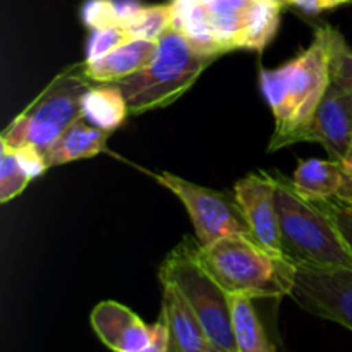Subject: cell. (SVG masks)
<instances>
[{
    "instance_id": "obj_1",
    "label": "cell",
    "mask_w": 352,
    "mask_h": 352,
    "mask_svg": "<svg viewBox=\"0 0 352 352\" xmlns=\"http://www.w3.org/2000/svg\"><path fill=\"white\" fill-rule=\"evenodd\" d=\"M330 85V50L325 26L309 47L277 69H261L260 86L275 119L268 151L306 143L315 113Z\"/></svg>"
},
{
    "instance_id": "obj_2",
    "label": "cell",
    "mask_w": 352,
    "mask_h": 352,
    "mask_svg": "<svg viewBox=\"0 0 352 352\" xmlns=\"http://www.w3.org/2000/svg\"><path fill=\"white\" fill-rule=\"evenodd\" d=\"M196 258L229 296L280 299L294 287V261L268 250L253 234H234L206 246L198 243Z\"/></svg>"
},
{
    "instance_id": "obj_3",
    "label": "cell",
    "mask_w": 352,
    "mask_h": 352,
    "mask_svg": "<svg viewBox=\"0 0 352 352\" xmlns=\"http://www.w3.org/2000/svg\"><path fill=\"white\" fill-rule=\"evenodd\" d=\"M217 58L196 50L177 30L170 28L158 40L157 54L150 64L116 85L126 96L131 116L167 109L196 85Z\"/></svg>"
},
{
    "instance_id": "obj_4",
    "label": "cell",
    "mask_w": 352,
    "mask_h": 352,
    "mask_svg": "<svg viewBox=\"0 0 352 352\" xmlns=\"http://www.w3.org/2000/svg\"><path fill=\"white\" fill-rule=\"evenodd\" d=\"M277 177V217L282 251L296 265L352 268V253L329 213L302 198L285 175Z\"/></svg>"
},
{
    "instance_id": "obj_5",
    "label": "cell",
    "mask_w": 352,
    "mask_h": 352,
    "mask_svg": "<svg viewBox=\"0 0 352 352\" xmlns=\"http://www.w3.org/2000/svg\"><path fill=\"white\" fill-rule=\"evenodd\" d=\"M91 85L82 71V62L67 65L12 119L0 141L10 148L31 146L45 153L69 126L81 119L82 96Z\"/></svg>"
},
{
    "instance_id": "obj_6",
    "label": "cell",
    "mask_w": 352,
    "mask_h": 352,
    "mask_svg": "<svg viewBox=\"0 0 352 352\" xmlns=\"http://www.w3.org/2000/svg\"><path fill=\"white\" fill-rule=\"evenodd\" d=\"M196 244L198 241L191 237L177 244L162 261L158 278L162 285H170L184 298L217 351L237 352L230 298L199 265Z\"/></svg>"
},
{
    "instance_id": "obj_7",
    "label": "cell",
    "mask_w": 352,
    "mask_h": 352,
    "mask_svg": "<svg viewBox=\"0 0 352 352\" xmlns=\"http://www.w3.org/2000/svg\"><path fill=\"white\" fill-rule=\"evenodd\" d=\"M220 55L265 50L275 38L284 3L278 0H198Z\"/></svg>"
},
{
    "instance_id": "obj_8",
    "label": "cell",
    "mask_w": 352,
    "mask_h": 352,
    "mask_svg": "<svg viewBox=\"0 0 352 352\" xmlns=\"http://www.w3.org/2000/svg\"><path fill=\"white\" fill-rule=\"evenodd\" d=\"M140 170L181 199L195 227L196 239L203 246L234 234H251L246 217L234 192L230 195L215 191L186 181L170 172H150L144 168Z\"/></svg>"
},
{
    "instance_id": "obj_9",
    "label": "cell",
    "mask_w": 352,
    "mask_h": 352,
    "mask_svg": "<svg viewBox=\"0 0 352 352\" xmlns=\"http://www.w3.org/2000/svg\"><path fill=\"white\" fill-rule=\"evenodd\" d=\"M289 298L309 315L339 323L352 332V268L296 265Z\"/></svg>"
},
{
    "instance_id": "obj_10",
    "label": "cell",
    "mask_w": 352,
    "mask_h": 352,
    "mask_svg": "<svg viewBox=\"0 0 352 352\" xmlns=\"http://www.w3.org/2000/svg\"><path fill=\"white\" fill-rule=\"evenodd\" d=\"M306 141L320 143L330 160L346 158L352 146V88L330 76V85L315 113Z\"/></svg>"
},
{
    "instance_id": "obj_11",
    "label": "cell",
    "mask_w": 352,
    "mask_h": 352,
    "mask_svg": "<svg viewBox=\"0 0 352 352\" xmlns=\"http://www.w3.org/2000/svg\"><path fill=\"white\" fill-rule=\"evenodd\" d=\"M234 195L243 210L251 234L268 250L284 253L277 217V177L275 174H248L234 186Z\"/></svg>"
},
{
    "instance_id": "obj_12",
    "label": "cell",
    "mask_w": 352,
    "mask_h": 352,
    "mask_svg": "<svg viewBox=\"0 0 352 352\" xmlns=\"http://www.w3.org/2000/svg\"><path fill=\"white\" fill-rule=\"evenodd\" d=\"M91 329L113 352H138L153 340L155 327L117 301H102L91 311Z\"/></svg>"
},
{
    "instance_id": "obj_13",
    "label": "cell",
    "mask_w": 352,
    "mask_h": 352,
    "mask_svg": "<svg viewBox=\"0 0 352 352\" xmlns=\"http://www.w3.org/2000/svg\"><path fill=\"white\" fill-rule=\"evenodd\" d=\"M160 320L167 330V352H212L215 349L192 309L170 285H164Z\"/></svg>"
},
{
    "instance_id": "obj_14",
    "label": "cell",
    "mask_w": 352,
    "mask_h": 352,
    "mask_svg": "<svg viewBox=\"0 0 352 352\" xmlns=\"http://www.w3.org/2000/svg\"><path fill=\"white\" fill-rule=\"evenodd\" d=\"M158 41L131 38L96 60L82 62L85 76L93 82H117L146 67L155 57Z\"/></svg>"
},
{
    "instance_id": "obj_15",
    "label": "cell",
    "mask_w": 352,
    "mask_h": 352,
    "mask_svg": "<svg viewBox=\"0 0 352 352\" xmlns=\"http://www.w3.org/2000/svg\"><path fill=\"white\" fill-rule=\"evenodd\" d=\"M291 181L296 191L309 201H327V199L342 201L346 196L347 181L342 164L330 158L301 160Z\"/></svg>"
},
{
    "instance_id": "obj_16",
    "label": "cell",
    "mask_w": 352,
    "mask_h": 352,
    "mask_svg": "<svg viewBox=\"0 0 352 352\" xmlns=\"http://www.w3.org/2000/svg\"><path fill=\"white\" fill-rule=\"evenodd\" d=\"M110 134L112 133L91 126L85 117H81L72 126H69L45 151V162L48 168H52L57 165L96 157L107 150V141Z\"/></svg>"
},
{
    "instance_id": "obj_17",
    "label": "cell",
    "mask_w": 352,
    "mask_h": 352,
    "mask_svg": "<svg viewBox=\"0 0 352 352\" xmlns=\"http://www.w3.org/2000/svg\"><path fill=\"white\" fill-rule=\"evenodd\" d=\"M129 116L126 96L116 82L91 85L82 96V117L100 129L113 133Z\"/></svg>"
},
{
    "instance_id": "obj_18",
    "label": "cell",
    "mask_w": 352,
    "mask_h": 352,
    "mask_svg": "<svg viewBox=\"0 0 352 352\" xmlns=\"http://www.w3.org/2000/svg\"><path fill=\"white\" fill-rule=\"evenodd\" d=\"M232 311V329L237 352H275L263 323L253 306V299L229 296Z\"/></svg>"
},
{
    "instance_id": "obj_19",
    "label": "cell",
    "mask_w": 352,
    "mask_h": 352,
    "mask_svg": "<svg viewBox=\"0 0 352 352\" xmlns=\"http://www.w3.org/2000/svg\"><path fill=\"white\" fill-rule=\"evenodd\" d=\"M143 7L140 0H86L81 21L89 30L119 24L124 26Z\"/></svg>"
},
{
    "instance_id": "obj_20",
    "label": "cell",
    "mask_w": 352,
    "mask_h": 352,
    "mask_svg": "<svg viewBox=\"0 0 352 352\" xmlns=\"http://www.w3.org/2000/svg\"><path fill=\"white\" fill-rule=\"evenodd\" d=\"M129 38L158 41L172 28L170 3H155L144 6L124 24Z\"/></svg>"
},
{
    "instance_id": "obj_21",
    "label": "cell",
    "mask_w": 352,
    "mask_h": 352,
    "mask_svg": "<svg viewBox=\"0 0 352 352\" xmlns=\"http://www.w3.org/2000/svg\"><path fill=\"white\" fill-rule=\"evenodd\" d=\"M33 181L21 164L16 150L0 141V203H9Z\"/></svg>"
},
{
    "instance_id": "obj_22",
    "label": "cell",
    "mask_w": 352,
    "mask_h": 352,
    "mask_svg": "<svg viewBox=\"0 0 352 352\" xmlns=\"http://www.w3.org/2000/svg\"><path fill=\"white\" fill-rule=\"evenodd\" d=\"M330 50V76L342 79L352 88V47L339 30L323 24Z\"/></svg>"
},
{
    "instance_id": "obj_23",
    "label": "cell",
    "mask_w": 352,
    "mask_h": 352,
    "mask_svg": "<svg viewBox=\"0 0 352 352\" xmlns=\"http://www.w3.org/2000/svg\"><path fill=\"white\" fill-rule=\"evenodd\" d=\"M127 40H131L129 34H127V31L124 30L122 26H119V24L91 30L88 43H86L85 60H96V58L103 57V55H107L109 52H112L113 48H117L119 45L126 43Z\"/></svg>"
},
{
    "instance_id": "obj_24",
    "label": "cell",
    "mask_w": 352,
    "mask_h": 352,
    "mask_svg": "<svg viewBox=\"0 0 352 352\" xmlns=\"http://www.w3.org/2000/svg\"><path fill=\"white\" fill-rule=\"evenodd\" d=\"M329 213L332 222L336 223L337 230L342 236L344 243L352 253V205L344 203L340 199H327V201H315Z\"/></svg>"
},
{
    "instance_id": "obj_25",
    "label": "cell",
    "mask_w": 352,
    "mask_h": 352,
    "mask_svg": "<svg viewBox=\"0 0 352 352\" xmlns=\"http://www.w3.org/2000/svg\"><path fill=\"white\" fill-rule=\"evenodd\" d=\"M347 3H351V0H284V6L296 7L309 16H316L325 10H333L337 7L347 6Z\"/></svg>"
},
{
    "instance_id": "obj_26",
    "label": "cell",
    "mask_w": 352,
    "mask_h": 352,
    "mask_svg": "<svg viewBox=\"0 0 352 352\" xmlns=\"http://www.w3.org/2000/svg\"><path fill=\"white\" fill-rule=\"evenodd\" d=\"M153 327H155L153 340H151L144 349L138 352H167V330H165L164 322L158 318V322L155 323Z\"/></svg>"
},
{
    "instance_id": "obj_27",
    "label": "cell",
    "mask_w": 352,
    "mask_h": 352,
    "mask_svg": "<svg viewBox=\"0 0 352 352\" xmlns=\"http://www.w3.org/2000/svg\"><path fill=\"white\" fill-rule=\"evenodd\" d=\"M342 167H344V172H346V181H347L346 196H344L342 201L352 205V146L349 153H347L346 158L342 160Z\"/></svg>"
},
{
    "instance_id": "obj_28",
    "label": "cell",
    "mask_w": 352,
    "mask_h": 352,
    "mask_svg": "<svg viewBox=\"0 0 352 352\" xmlns=\"http://www.w3.org/2000/svg\"><path fill=\"white\" fill-rule=\"evenodd\" d=\"M212 352H226V351H217V349H213Z\"/></svg>"
},
{
    "instance_id": "obj_29",
    "label": "cell",
    "mask_w": 352,
    "mask_h": 352,
    "mask_svg": "<svg viewBox=\"0 0 352 352\" xmlns=\"http://www.w3.org/2000/svg\"><path fill=\"white\" fill-rule=\"evenodd\" d=\"M278 2H282V3H284V0H278Z\"/></svg>"
},
{
    "instance_id": "obj_30",
    "label": "cell",
    "mask_w": 352,
    "mask_h": 352,
    "mask_svg": "<svg viewBox=\"0 0 352 352\" xmlns=\"http://www.w3.org/2000/svg\"><path fill=\"white\" fill-rule=\"evenodd\" d=\"M351 3H352V0H351Z\"/></svg>"
}]
</instances>
